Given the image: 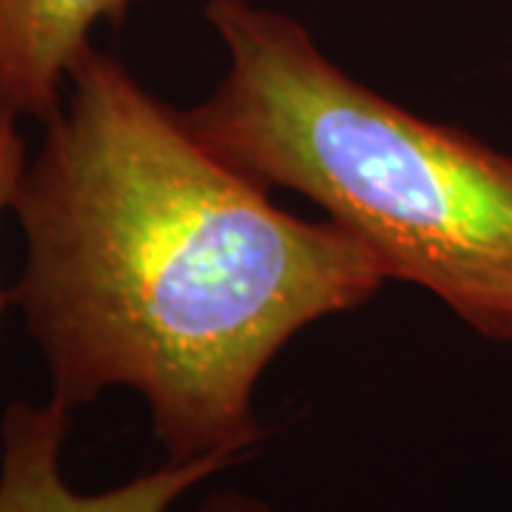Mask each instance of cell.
<instances>
[{"label": "cell", "instance_id": "6da1fadb", "mask_svg": "<svg viewBox=\"0 0 512 512\" xmlns=\"http://www.w3.org/2000/svg\"><path fill=\"white\" fill-rule=\"evenodd\" d=\"M12 211L26 248L12 299L52 399L74 410L109 387L140 393L171 461L251 456L271 359L387 282L359 239L282 211L92 46Z\"/></svg>", "mask_w": 512, "mask_h": 512}, {"label": "cell", "instance_id": "7a4b0ae2", "mask_svg": "<svg viewBox=\"0 0 512 512\" xmlns=\"http://www.w3.org/2000/svg\"><path fill=\"white\" fill-rule=\"evenodd\" d=\"M228 72L185 123L265 188H291L359 239L387 279L512 342V154L353 80L308 29L251 0H208Z\"/></svg>", "mask_w": 512, "mask_h": 512}, {"label": "cell", "instance_id": "3957f363", "mask_svg": "<svg viewBox=\"0 0 512 512\" xmlns=\"http://www.w3.org/2000/svg\"><path fill=\"white\" fill-rule=\"evenodd\" d=\"M72 410L12 402L0 421V512H171L191 487L237 464L228 456L165 461L146 476L103 493H77L60 470V453ZM200 512H276L262 498L242 493L214 495Z\"/></svg>", "mask_w": 512, "mask_h": 512}, {"label": "cell", "instance_id": "277c9868", "mask_svg": "<svg viewBox=\"0 0 512 512\" xmlns=\"http://www.w3.org/2000/svg\"><path fill=\"white\" fill-rule=\"evenodd\" d=\"M134 0H0V100L46 123L100 20L120 26Z\"/></svg>", "mask_w": 512, "mask_h": 512}, {"label": "cell", "instance_id": "5b68a950", "mask_svg": "<svg viewBox=\"0 0 512 512\" xmlns=\"http://www.w3.org/2000/svg\"><path fill=\"white\" fill-rule=\"evenodd\" d=\"M26 168V146L18 131V111L0 100V214L12 208V197ZM9 293L0 291V319L9 305Z\"/></svg>", "mask_w": 512, "mask_h": 512}]
</instances>
